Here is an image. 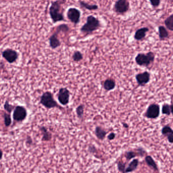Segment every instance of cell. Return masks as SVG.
Instances as JSON below:
<instances>
[{"mask_svg": "<svg viewBox=\"0 0 173 173\" xmlns=\"http://www.w3.org/2000/svg\"><path fill=\"white\" fill-rule=\"evenodd\" d=\"M101 27L100 20L94 16L89 15L86 19V22L81 28L80 32L83 34L90 35L99 30Z\"/></svg>", "mask_w": 173, "mask_h": 173, "instance_id": "1", "label": "cell"}, {"mask_svg": "<svg viewBox=\"0 0 173 173\" xmlns=\"http://www.w3.org/2000/svg\"><path fill=\"white\" fill-rule=\"evenodd\" d=\"M155 55L154 52L149 51L147 54L139 53L135 57L136 63L140 67H148L154 62Z\"/></svg>", "mask_w": 173, "mask_h": 173, "instance_id": "2", "label": "cell"}, {"mask_svg": "<svg viewBox=\"0 0 173 173\" xmlns=\"http://www.w3.org/2000/svg\"><path fill=\"white\" fill-rule=\"evenodd\" d=\"M61 5L58 1L52 2L50 8V15L54 23L64 21V16L61 12Z\"/></svg>", "mask_w": 173, "mask_h": 173, "instance_id": "3", "label": "cell"}, {"mask_svg": "<svg viewBox=\"0 0 173 173\" xmlns=\"http://www.w3.org/2000/svg\"><path fill=\"white\" fill-rule=\"evenodd\" d=\"M40 103L47 109H52L56 107L61 108L57 102L54 99L52 93L48 91L43 93L40 98Z\"/></svg>", "mask_w": 173, "mask_h": 173, "instance_id": "4", "label": "cell"}, {"mask_svg": "<svg viewBox=\"0 0 173 173\" xmlns=\"http://www.w3.org/2000/svg\"><path fill=\"white\" fill-rule=\"evenodd\" d=\"M128 0H117L113 6V11L119 15H124L130 10Z\"/></svg>", "mask_w": 173, "mask_h": 173, "instance_id": "5", "label": "cell"}, {"mask_svg": "<svg viewBox=\"0 0 173 173\" xmlns=\"http://www.w3.org/2000/svg\"><path fill=\"white\" fill-rule=\"evenodd\" d=\"M161 108L160 106L158 104L153 103L148 106L145 112V116L148 119H155L160 115Z\"/></svg>", "mask_w": 173, "mask_h": 173, "instance_id": "6", "label": "cell"}, {"mask_svg": "<svg viewBox=\"0 0 173 173\" xmlns=\"http://www.w3.org/2000/svg\"><path fill=\"white\" fill-rule=\"evenodd\" d=\"M27 109L21 106H17L14 109L13 113V118L17 122H22L27 118Z\"/></svg>", "mask_w": 173, "mask_h": 173, "instance_id": "7", "label": "cell"}, {"mask_svg": "<svg viewBox=\"0 0 173 173\" xmlns=\"http://www.w3.org/2000/svg\"><path fill=\"white\" fill-rule=\"evenodd\" d=\"M81 12L76 8H70L67 13L68 19L74 24H77L80 21Z\"/></svg>", "mask_w": 173, "mask_h": 173, "instance_id": "8", "label": "cell"}, {"mask_svg": "<svg viewBox=\"0 0 173 173\" xmlns=\"http://www.w3.org/2000/svg\"><path fill=\"white\" fill-rule=\"evenodd\" d=\"M70 92L66 87H62L59 89L58 94V101L63 106H67L70 102Z\"/></svg>", "mask_w": 173, "mask_h": 173, "instance_id": "9", "label": "cell"}, {"mask_svg": "<svg viewBox=\"0 0 173 173\" xmlns=\"http://www.w3.org/2000/svg\"><path fill=\"white\" fill-rule=\"evenodd\" d=\"M2 56L9 63H12L17 61L19 58V54L14 50L8 48L3 51Z\"/></svg>", "mask_w": 173, "mask_h": 173, "instance_id": "10", "label": "cell"}, {"mask_svg": "<svg viewBox=\"0 0 173 173\" xmlns=\"http://www.w3.org/2000/svg\"><path fill=\"white\" fill-rule=\"evenodd\" d=\"M150 78V73L148 71H144L143 73H140L136 75V82L139 85L141 86H144L149 83Z\"/></svg>", "mask_w": 173, "mask_h": 173, "instance_id": "11", "label": "cell"}, {"mask_svg": "<svg viewBox=\"0 0 173 173\" xmlns=\"http://www.w3.org/2000/svg\"><path fill=\"white\" fill-rule=\"evenodd\" d=\"M162 134L167 138V141L170 143H173V131L169 125H165L162 128Z\"/></svg>", "mask_w": 173, "mask_h": 173, "instance_id": "12", "label": "cell"}, {"mask_svg": "<svg viewBox=\"0 0 173 173\" xmlns=\"http://www.w3.org/2000/svg\"><path fill=\"white\" fill-rule=\"evenodd\" d=\"M149 31L148 28L143 27L139 28L136 31L134 35V39L136 41H141L144 39L146 36L147 32Z\"/></svg>", "mask_w": 173, "mask_h": 173, "instance_id": "13", "label": "cell"}, {"mask_svg": "<svg viewBox=\"0 0 173 173\" xmlns=\"http://www.w3.org/2000/svg\"><path fill=\"white\" fill-rule=\"evenodd\" d=\"M58 33L56 32L54 34H52L49 39L50 47L53 50L58 48L61 45V42L58 38Z\"/></svg>", "mask_w": 173, "mask_h": 173, "instance_id": "14", "label": "cell"}, {"mask_svg": "<svg viewBox=\"0 0 173 173\" xmlns=\"http://www.w3.org/2000/svg\"><path fill=\"white\" fill-rule=\"evenodd\" d=\"M116 87V82L114 79L108 78L105 80L103 83V87L105 90L107 92L111 91L115 89Z\"/></svg>", "mask_w": 173, "mask_h": 173, "instance_id": "15", "label": "cell"}, {"mask_svg": "<svg viewBox=\"0 0 173 173\" xmlns=\"http://www.w3.org/2000/svg\"><path fill=\"white\" fill-rule=\"evenodd\" d=\"M40 130L42 132L43 135L41 140L42 141H45V142L50 141L52 139V134L48 131L46 127H44V126L40 127Z\"/></svg>", "mask_w": 173, "mask_h": 173, "instance_id": "16", "label": "cell"}, {"mask_svg": "<svg viewBox=\"0 0 173 173\" xmlns=\"http://www.w3.org/2000/svg\"><path fill=\"white\" fill-rule=\"evenodd\" d=\"M139 164V161L138 159H134L130 162L128 167H126L125 173H131L136 170Z\"/></svg>", "mask_w": 173, "mask_h": 173, "instance_id": "17", "label": "cell"}, {"mask_svg": "<svg viewBox=\"0 0 173 173\" xmlns=\"http://www.w3.org/2000/svg\"><path fill=\"white\" fill-rule=\"evenodd\" d=\"M145 161L147 166L150 167L151 169L154 171H158V165L152 156L150 155H147L145 157Z\"/></svg>", "mask_w": 173, "mask_h": 173, "instance_id": "18", "label": "cell"}, {"mask_svg": "<svg viewBox=\"0 0 173 173\" xmlns=\"http://www.w3.org/2000/svg\"><path fill=\"white\" fill-rule=\"evenodd\" d=\"M94 132L97 138L100 140H104L107 134V131H106L105 130L100 126L96 127Z\"/></svg>", "mask_w": 173, "mask_h": 173, "instance_id": "19", "label": "cell"}, {"mask_svg": "<svg viewBox=\"0 0 173 173\" xmlns=\"http://www.w3.org/2000/svg\"><path fill=\"white\" fill-rule=\"evenodd\" d=\"M158 36L160 40H163L165 39L168 38L169 36V32L166 28L164 26L160 25L158 27Z\"/></svg>", "mask_w": 173, "mask_h": 173, "instance_id": "20", "label": "cell"}, {"mask_svg": "<svg viewBox=\"0 0 173 173\" xmlns=\"http://www.w3.org/2000/svg\"><path fill=\"white\" fill-rule=\"evenodd\" d=\"M79 5L82 8L86 9L87 10L93 11L97 10L99 9V6L96 4H89L82 1H79Z\"/></svg>", "mask_w": 173, "mask_h": 173, "instance_id": "21", "label": "cell"}, {"mask_svg": "<svg viewBox=\"0 0 173 173\" xmlns=\"http://www.w3.org/2000/svg\"><path fill=\"white\" fill-rule=\"evenodd\" d=\"M172 108V105H169L167 103L163 104L162 106V114L167 116L171 115L173 113Z\"/></svg>", "mask_w": 173, "mask_h": 173, "instance_id": "22", "label": "cell"}, {"mask_svg": "<svg viewBox=\"0 0 173 173\" xmlns=\"http://www.w3.org/2000/svg\"><path fill=\"white\" fill-rule=\"evenodd\" d=\"M165 24L167 28L171 31H173V15L171 14V15L167 17L165 20Z\"/></svg>", "mask_w": 173, "mask_h": 173, "instance_id": "23", "label": "cell"}, {"mask_svg": "<svg viewBox=\"0 0 173 173\" xmlns=\"http://www.w3.org/2000/svg\"><path fill=\"white\" fill-rule=\"evenodd\" d=\"M138 156V154L136 151H128L125 152L124 154V157L127 159V161H130L131 159H133L136 156Z\"/></svg>", "mask_w": 173, "mask_h": 173, "instance_id": "24", "label": "cell"}, {"mask_svg": "<svg viewBox=\"0 0 173 173\" xmlns=\"http://www.w3.org/2000/svg\"><path fill=\"white\" fill-rule=\"evenodd\" d=\"M72 58L75 62H79L82 61L83 58V55L79 51H75L72 55Z\"/></svg>", "mask_w": 173, "mask_h": 173, "instance_id": "25", "label": "cell"}, {"mask_svg": "<svg viewBox=\"0 0 173 173\" xmlns=\"http://www.w3.org/2000/svg\"><path fill=\"white\" fill-rule=\"evenodd\" d=\"M3 118H4V121L5 125L6 127H9L12 123L11 117L10 114L5 113L3 114Z\"/></svg>", "mask_w": 173, "mask_h": 173, "instance_id": "26", "label": "cell"}, {"mask_svg": "<svg viewBox=\"0 0 173 173\" xmlns=\"http://www.w3.org/2000/svg\"><path fill=\"white\" fill-rule=\"evenodd\" d=\"M70 30L69 26L66 24H62L58 26L56 29V32L59 33L60 32H67Z\"/></svg>", "mask_w": 173, "mask_h": 173, "instance_id": "27", "label": "cell"}, {"mask_svg": "<svg viewBox=\"0 0 173 173\" xmlns=\"http://www.w3.org/2000/svg\"><path fill=\"white\" fill-rule=\"evenodd\" d=\"M76 112L77 117L79 119L83 118L84 115V106L82 105H79L76 109Z\"/></svg>", "mask_w": 173, "mask_h": 173, "instance_id": "28", "label": "cell"}, {"mask_svg": "<svg viewBox=\"0 0 173 173\" xmlns=\"http://www.w3.org/2000/svg\"><path fill=\"white\" fill-rule=\"evenodd\" d=\"M4 108L7 112L10 114L12 112L13 110L15 108V107L14 106L10 104L8 101H6L5 102L4 105Z\"/></svg>", "mask_w": 173, "mask_h": 173, "instance_id": "29", "label": "cell"}, {"mask_svg": "<svg viewBox=\"0 0 173 173\" xmlns=\"http://www.w3.org/2000/svg\"><path fill=\"white\" fill-rule=\"evenodd\" d=\"M126 165H127V163L122 161L118 162L117 164V169H118V171L121 173H125V170L127 167Z\"/></svg>", "mask_w": 173, "mask_h": 173, "instance_id": "30", "label": "cell"}, {"mask_svg": "<svg viewBox=\"0 0 173 173\" xmlns=\"http://www.w3.org/2000/svg\"><path fill=\"white\" fill-rule=\"evenodd\" d=\"M88 151L89 153L93 154H97V149L96 148V146L93 144H90L89 145Z\"/></svg>", "mask_w": 173, "mask_h": 173, "instance_id": "31", "label": "cell"}, {"mask_svg": "<svg viewBox=\"0 0 173 173\" xmlns=\"http://www.w3.org/2000/svg\"><path fill=\"white\" fill-rule=\"evenodd\" d=\"M149 2L152 7L156 8L160 5L161 0H149Z\"/></svg>", "mask_w": 173, "mask_h": 173, "instance_id": "32", "label": "cell"}, {"mask_svg": "<svg viewBox=\"0 0 173 173\" xmlns=\"http://www.w3.org/2000/svg\"><path fill=\"white\" fill-rule=\"evenodd\" d=\"M136 151L138 154V156H141V157H143L146 154V151L142 147H139L136 149Z\"/></svg>", "mask_w": 173, "mask_h": 173, "instance_id": "33", "label": "cell"}, {"mask_svg": "<svg viewBox=\"0 0 173 173\" xmlns=\"http://www.w3.org/2000/svg\"><path fill=\"white\" fill-rule=\"evenodd\" d=\"M116 137V134L114 132H111L110 134H109L108 136H107V138L110 141H111V140H113L115 139V138Z\"/></svg>", "mask_w": 173, "mask_h": 173, "instance_id": "34", "label": "cell"}, {"mask_svg": "<svg viewBox=\"0 0 173 173\" xmlns=\"http://www.w3.org/2000/svg\"><path fill=\"white\" fill-rule=\"evenodd\" d=\"M26 144L28 145H32V140L30 136H28L26 140Z\"/></svg>", "mask_w": 173, "mask_h": 173, "instance_id": "35", "label": "cell"}, {"mask_svg": "<svg viewBox=\"0 0 173 173\" xmlns=\"http://www.w3.org/2000/svg\"><path fill=\"white\" fill-rule=\"evenodd\" d=\"M123 124V128H128V127H129V125H128V124H127V123H122Z\"/></svg>", "mask_w": 173, "mask_h": 173, "instance_id": "36", "label": "cell"}, {"mask_svg": "<svg viewBox=\"0 0 173 173\" xmlns=\"http://www.w3.org/2000/svg\"><path fill=\"white\" fill-rule=\"evenodd\" d=\"M3 156V152L1 149H0V161L2 159Z\"/></svg>", "mask_w": 173, "mask_h": 173, "instance_id": "37", "label": "cell"}]
</instances>
